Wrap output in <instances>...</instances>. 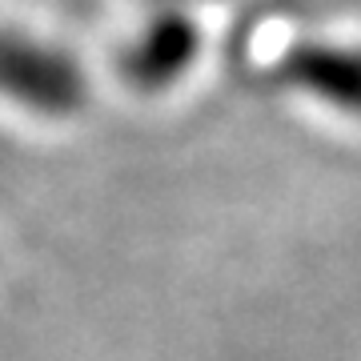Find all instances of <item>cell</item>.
Masks as SVG:
<instances>
[{
    "instance_id": "6da1fadb",
    "label": "cell",
    "mask_w": 361,
    "mask_h": 361,
    "mask_svg": "<svg viewBox=\"0 0 361 361\" xmlns=\"http://www.w3.org/2000/svg\"><path fill=\"white\" fill-rule=\"evenodd\" d=\"M0 92L44 113H65L80 101V77L61 52L20 37H0Z\"/></svg>"
},
{
    "instance_id": "7a4b0ae2",
    "label": "cell",
    "mask_w": 361,
    "mask_h": 361,
    "mask_svg": "<svg viewBox=\"0 0 361 361\" xmlns=\"http://www.w3.org/2000/svg\"><path fill=\"white\" fill-rule=\"evenodd\" d=\"M285 77L310 85V92H322L325 101L361 109V52L305 49L285 65Z\"/></svg>"
}]
</instances>
